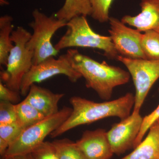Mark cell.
<instances>
[{"mask_svg":"<svg viewBox=\"0 0 159 159\" xmlns=\"http://www.w3.org/2000/svg\"><path fill=\"white\" fill-rule=\"evenodd\" d=\"M72 112L60 127L50 134L52 138L61 135L79 125L90 124L108 117H117L120 120L131 114L135 103V96L128 93L118 99L97 102L74 96L70 99Z\"/></svg>","mask_w":159,"mask_h":159,"instance_id":"1","label":"cell"},{"mask_svg":"<svg viewBox=\"0 0 159 159\" xmlns=\"http://www.w3.org/2000/svg\"><path fill=\"white\" fill-rule=\"evenodd\" d=\"M66 54L72 66L85 79L86 86L95 91L103 100L110 99L114 89L126 84L130 79L127 71L105 61L99 62L77 50L69 49Z\"/></svg>","mask_w":159,"mask_h":159,"instance_id":"2","label":"cell"},{"mask_svg":"<svg viewBox=\"0 0 159 159\" xmlns=\"http://www.w3.org/2000/svg\"><path fill=\"white\" fill-rule=\"evenodd\" d=\"M67 30L54 46L60 51L67 48L80 47L99 49L106 57L117 59L119 54L112 42L110 36L97 34L89 25L86 16H79L67 23Z\"/></svg>","mask_w":159,"mask_h":159,"instance_id":"3","label":"cell"},{"mask_svg":"<svg viewBox=\"0 0 159 159\" xmlns=\"http://www.w3.org/2000/svg\"><path fill=\"white\" fill-rule=\"evenodd\" d=\"M32 15L33 20L29 25L33 32L27 47L33 54V65H36L59 54L60 51L55 48L51 40L57 30L66 27L67 22L57 18L54 14L48 16L38 9L33 10Z\"/></svg>","mask_w":159,"mask_h":159,"instance_id":"4","label":"cell"},{"mask_svg":"<svg viewBox=\"0 0 159 159\" xmlns=\"http://www.w3.org/2000/svg\"><path fill=\"white\" fill-rule=\"evenodd\" d=\"M31 35L20 26L13 30L11 39L14 46L9 53L6 69L1 71V81L17 92H20L23 78L33 66V54L27 47Z\"/></svg>","mask_w":159,"mask_h":159,"instance_id":"5","label":"cell"},{"mask_svg":"<svg viewBox=\"0 0 159 159\" xmlns=\"http://www.w3.org/2000/svg\"><path fill=\"white\" fill-rule=\"evenodd\" d=\"M72 108L64 107L57 113L47 117L42 121L24 129L13 143L9 145L4 159L16 156L31 153L44 139L60 127L72 112Z\"/></svg>","mask_w":159,"mask_h":159,"instance_id":"6","label":"cell"},{"mask_svg":"<svg viewBox=\"0 0 159 159\" xmlns=\"http://www.w3.org/2000/svg\"><path fill=\"white\" fill-rule=\"evenodd\" d=\"M117 60L125 66L132 78L135 88L133 111L140 112L151 89L159 78V60L134 59L120 55Z\"/></svg>","mask_w":159,"mask_h":159,"instance_id":"7","label":"cell"},{"mask_svg":"<svg viewBox=\"0 0 159 159\" xmlns=\"http://www.w3.org/2000/svg\"><path fill=\"white\" fill-rule=\"evenodd\" d=\"M58 75H63L71 82L75 83L82 77L72 66L67 54H62L57 59L49 57L36 65H33L23 78L20 93L25 96L31 85L39 83Z\"/></svg>","mask_w":159,"mask_h":159,"instance_id":"8","label":"cell"},{"mask_svg":"<svg viewBox=\"0 0 159 159\" xmlns=\"http://www.w3.org/2000/svg\"><path fill=\"white\" fill-rule=\"evenodd\" d=\"M110 36L119 54L134 59H146L141 46L142 33L127 27L118 19L110 17Z\"/></svg>","mask_w":159,"mask_h":159,"instance_id":"9","label":"cell"},{"mask_svg":"<svg viewBox=\"0 0 159 159\" xmlns=\"http://www.w3.org/2000/svg\"><path fill=\"white\" fill-rule=\"evenodd\" d=\"M143 119L140 112L133 111L127 118L114 124L107 132L114 154H121L134 147L142 127Z\"/></svg>","mask_w":159,"mask_h":159,"instance_id":"10","label":"cell"},{"mask_svg":"<svg viewBox=\"0 0 159 159\" xmlns=\"http://www.w3.org/2000/svg\"><path fill=\"white\" fill-rule=\"evenodd\" d=\"M75 143L88 159H111L114 154L107 132L102 129L85 131Z\"/></svg>","mask_w":159,"mask_h":159,"instance_id":"11","label":"cell"},{"mask_svg":"<svg viewBox=\"0 0 159 159\" xmlns=\"http://www.w3.org/2000/svg\"><path fill=\"white\" fill-rule=\"evenodd\" d=\"M141 11L135 16L125 15L121 21L140 32L152 30L159 33V0H141Z\"/></svg>","mask_w":159,"mask_h":159,"instance_id":"12","label":"cell"},{"mask_svg":"<svg viewBox=\"0 0 159 159\" xmlns=\"http://www.w3.org/2000/svg\"><path fill=\"white\" fill-rule=\"evenodd\" d=\"M64 95L33 84L25 99L47 117L58 112V103Z\"/></svg>","mask_w":159,"mask_h":159,"instance_id":"13","label":"cell"},{"mask_svg":"<svg viewBox=\"0 0 159 159\" xmlns=\"http://www.w3.org/2000/svg\"><path fill=\"white\" fill-rule=\"evenodd\" d=\"M122 159H159V125L151 126L147 136L133 151Z\"/></svg>","mask_w":159,"mask_h":159,"instance_id":"14","label":"cell"},{"mask_svg":"<svg viewBox=\"0 0 159 159\" xmlns=\"http://www.w3.org/2000/svg\"><path fill=\"white\" fill-rule=\"evenodd\" d=\"M92 9L90 0H65L62 7L54 14L59 19L66 21L79 16H91Z\"/></svg>","mask_w":159,"mask_h":159,"instance_id":"15","label":"cell"},{"mask_svg":"<svg viewBox=\"0 0 159 159\" xmlns=\"http://www.w3.org/2000/svg\"><path fill=\"white\" fill-rule=\"evenodd\" d=\"M13 18L9 15L0 17V65H7L8 57L13 48L11 36L13 31Z\"/></svg>","mask_w":159,"mask_h":159,"instance_id":"16","label":"cell"},{"mask_svg":"<svg viewBox=\"0 0 159 159\" xmlns=\"http://www.w3.org/2000/svg\"><path fill=\"white\" fill-rule=\"evenodd\" d=\"M15 106L18 123L25 129L42 121L46 117L25 99Z\"/></svg>","mask_w":159,"mask_h":159,"instance_id":"17","label":"cell"},{"mask_svg":"<svg viewBox=\"0 0 159 159\" xmlns=\"http://www.w3.org/2000/svg\"><path fill=\"white\" fill-rule=\"evenodd\" d=\"M60 159H88L75 142L68 139H57L52 142Z\"/></svg>","mask_w":159,"mask_h":159,"instance_id":"18","label":"cell"},{"mask_svg":"<svg viewBox=\"0 0 159 159\" xmlns=\"http://www.w3.org/2000/svg\"><path fill=\"white\" fill-rule=\"evenodd\" d=\"M141 46L146 59L159 60V33L149 30L142 34Z\"/></svg>","mask_w":159,"mask_h":159,"instance_id":"19","label":"cell"},{"mask_svg":"<svg viewBox=\"0 0 159 159\" xmlns=\"http://www.w3.org/2000/svg\"><path fill=\"white\" fill-rule=\"evenodd\" d=\"M114 0H90L92 17L100 23L109 21V10Z\"/></svg>","mask_w":159,"mask_h":159,"instance_id":"20","label":"cell"},{"mask_svg":"<svg viewBox=\"0 0 159 159\" xmlns=\"http://www.w3.org/2000/svg\"><path fill=\"white\" fill-rule=\"evenodd\" d=\"M16 104L6 101L0 102V125L16 123Z\"/></svg>","mask_w":159,"mask_h":159,"instance_id":"21","label":"cell"},{"mask_svg":"<svg viewBox=\"0 0 159 159\" xmlns=\"http://www.w3.org/2000/svg\"><path fill=\"white\" fill-rule=\"evenodd\" d=\"M31 153L34 159H60L52 142L44 141Z\"/></svg>","mask_w":159,"mask_h":159,"instance_id":"22","label":"cell"},{"mask_svg":"<svg viewBox=\"0 0 159 159\" xmlns=\"http://www.w3.org/2000/svg\"><path fill=\"white\" fill-rule=\"evenodd\" d=\"M25 129L18 122L0 125V138L8 142L10 145L20 136Z\"/></svg>","mask_w":159,"mask_h":159,"instance_id":"23","label":"cell"},{"mask_svg":"<svg viewBox=\"0 0 159 159\" xmlns=\"http://www.w3.org/2000/svg\"><path fill=\"white\" fill-rule=\"evenodd\" d=\"M159 119V105L153 111L143 118L142 127L135 141L134 148H136L142 142L145 134L149 130L151 126L153 125L155 122H156Z\"/></svg>","mask_w":159,"mask_h":159,"instance_id":"24","label":"cell"},{"mask_svg":"<svg viewBox=\"0 0 159 159\" xmlns=\"http://www.w3.org/2000/svg\"><path fill=\"white\" fill-rule=\"evenodd\" d=\"M20 92L11 90L0 82V99L1 101L9 102L14 104L20 100Z\"/></svg>","mask_w":159,"mask_h":159,"instance_id":"25","label":"cell"},{"mask_svg":"<svg viewBox=\"0 0 159 159\" xmlns=\"http://www.w3.org/2000/svg\"><path fill=\"white\" fill-rule=\"evenodd\" d=\"M9 144L4 139L0 138V154L2 157L5 156Z\"/></svg>","mask_w":159,"mask_h":159,"instance_id":"26","label":"cell"},{"mask_svg":"<svg viewBox=\"0 0 159 159\" xmlns=\"http://www.w3.org/2000/svg\"><path fill=\"white\" fill-rule=\"evenodd\" d=\"M8 159H34L31 153L11 157Z\"/></svg>","mask_w":159,"mask_h":159,"instance_id":"27","label":"cell"},{"mask_svg":"<svg viewBox=\"0 0 159 159\" xmlns=\"http://www.w3.org/2000/svg\"><path fill=\"white\" fill-rule=\"evenodd\" d=\"M7 4H8V3L6 0H1V5H5Z\"/></svg>","mask_w":159,"mask_h":159,"instance_id":"28","label":"cell"},{"mask_svg":"<svg viewBox=\"0 0 159 159\" xmlns=\"http://www.w3.org/2000/svg\"><path fill=\"white\" fill-rule=\"evenodd\" d=\"M157 122L158 123L159 125V119H158L157 120Z\"/></svg>","mask_w":159,"mask_h":159,"instance_id":"29","label":"cell"}]
</instances>
